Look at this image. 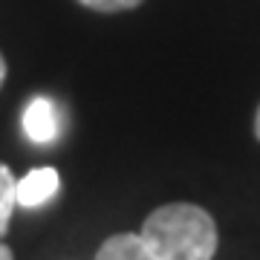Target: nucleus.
Instances as JSON below:
<instances>
[{"label":"nucleus","mask_w":260,"mask_h":260,"mask_svg":"<svg viewBox=\"0 0 260 260\" xmlns=\"http://www.w3.org/2000/svg\"><path fill=\"white\" fill-rule=\"evenodd\" d=\"M254 136L260 139V107H257V116H254Z\"/></svg>","instance_id":"obj_9"},{"label":"nucleus","mask_w":260,"mask_h":260,"mask_svg":"<svg viewBox=\"0 0 260 260\" xmlns=\"http://www.w3.org/2000/svg\"><path fill=\"white\" fill-rule=\"evenodd\" d=\"M139 234L159 260H211L217 251L214 217L191 203L159 205Z\"/></svg>","instance_id":"obj_1"},{"label":"nucleus","mask_w":260,"mask_h":260,"mask_svg":"<svg viewBox=\"0 0 260 260\" xmlns=\"http://www.w3.org/2000/svg\"><path fill=\"white\" fill-rule=\"evenodd\" d=\"M6 58H3V52H0V87H3V81H6Z\"/></svg>","instance_id":"obj_8"},{"label":"nucleus","mask_w":260,"mask_h":260,"mask_svg":"<svg viewBox=\"0 0 260 260\" xmlns=\"http://www.w3.org/2000/svg\"><path fill=\"white\" fill-rule=\"evenodd\" d=\"M95 260H159L142 234H113L95 251Z\"/></svg>","instance_id":"obj_4"},{"label":"nucleus","mask_w":260,"mask_h":260,"mask_svg":"<svg viewBox=\"0 0 260 260\" xmlns=\"http://www.w3.org/2000/svg\"><path fill=\"white\" fill-rule=\"evenodd\" d=\"M15 205H18V179L9 171V165L0 162V237H6L9 232Z\"/></svg>","instance_id":"obj_5"},{"label":"nucleus","mask_w":260,"mask_h":260,"mask_svg":"<svg viewBox=\"0 0 260 260\" xmlns=\"http://www.w3.org/2000/svg\"><path fill=\"white\" fill-rule=\"evenodd\" d=\"M23 133H26L35 145H49V142H55L58 110L49 99L38 95V99H32V102L26 104V110H23Z\"/></svg>","instance_id":"obj_2"},{"label":"nucleus","mask_w":260,"mask_h":260,"mask_svg":"<svg viewBox=\"0 0 260 260\" xmlns=\"http://www.w3.org/2000/svg\"><path fill=\"white\" fill-rule=\"evenodd\" d=\"M81 6H87V9L93 12H127V9H136L142 0H78Z\"/></svg>","instance_id":"obj_6"},{"label":"nucleus","mask_w":260,"mask_h":260,"mask_svg":"<svg viewBox=\"0 0 260 260\" xmlns=\"http://www.w3.org/2000/svg\"><path fill=\"white\" fill-rule=\"evenodd\" d=\"M58 171L55 168H35L23 179H18V205L23 208H41L58 194Z\"/></svg>","instance_id":"obj_3"},{"label":"nucleus","mask_w":260,"mask_h":260,"mask_svg":"<svg viewBox=\"0 0 260 260\" xmlns=\"http://www.w3.org/2000/svg\"><path fill=\"white\" fill-rule=\"evenodd\" d=\"M0 260H15V254H12V249L6 243H0Z\"/></svg>","instance_id":"obj_7"}]
</instances>
